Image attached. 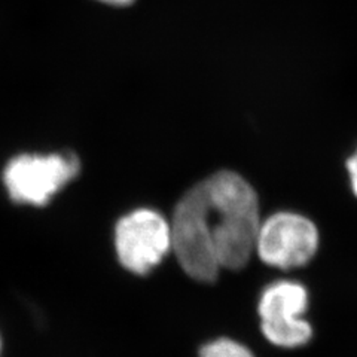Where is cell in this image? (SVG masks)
<instances>
[{
	"mask_svg": "<svg viewBox=\"0 0 357 357\" xmlns=\"http://www.w3.org/2000/svg\"><path fill=\"white\" fill-rule=\"evenodd\" d=\"M259 227L253 188L237 173L219 172L177 203L170 222L172 252L189 277L211 283L222 268L236 271L248 265Z\"/></svg>",
	"mask_w": 357,
	"mask_h": 357,
	"instance_id": "cell-1",
	"label": "cell"
},
{
	"mask_svg": "<svg viewBox=\"0 0 357 357\" xmlns=\"http://www.w3.org/2000/svg\"><path fill=\"white\" fill-rule=\"evenodd\" d=\"M308 305L310 294L303 283L278 280L266 286L258 303L265 340L287 350L307 345L312 338V326L304 317Z\"/></svg>",
	"mask_w": 357,
	"mask_h": 357,
	"instance_id": "cell-2",
	"label": "cell"
},
{
	"mask_svg": "<svg viewBox=\"0 0 357 357\" xmlns=\"http://www.w3.org/2000/svg\"><path fill=\"white\" fill-rule=\"evenodd\" d=\"M79 169V160L73 153L20 155L6 165L3 182L15 203L45 206Z\"/></svg>",
	"mask_w": 357,
	"mask_h": 357,
	"instance_id": "cell-3",
	"label": "cell"
},
{
	"mask_svg": "<svg viewBox=\"0 0 357 357\" xmlns=\"http://www.w3.org/2000/svg\"><path fill=\"white\" fill-rule=\"evenodd\" d=\"M115 250L128 273L149 274L172 252L170 222L151 208L131 211L115 228Z\"/></svg>",
	"mask_w": 357,
	"mask_h": 357,
	"instance_id": "cell-4",
	"label": "cell"
},
{
	"mask_svg": "<svg viewBox=\"0 0 357 357\" xmlns=\"http://www.w3.org/2000/svg\"><path fill=\"white\" fill-rule=\"evenodd\" d=\"M319 249L314 223L296 213H277L261 222L255 252L259 259L278 270L307 265Z\"/></svg>",
	"mask_w": 357,
	"mask_h": 357,
	"instance_id": "cell-5",
	"label": "cell"
},
{
	"mask_svg": "<svg viewBox=\"0 0 357 357\" xmlns=\"http://www.w3.org/2000/svg\"><path fill=\"white\" fill-rule=\"evenodd\" d=\"M198 357H255V354L244 344L220 337L201 345Z\"/></svg>",
	"mask_w": 357,
	"mask_h": 357,
	"instance_id": "cell-6",
	"label": "cell"
},
{
	"mask_svg": "<svg viewBox=\"0 0 357 357\" xmlns=\"http://www.w3.org/2000/svg\"><path fill=\"white\" fill-rule=\"evenodd\" d=\"M347 169H349V173H350L353 192L357 197V152L347 161Z\"/></svg>",
	"mask_w": 357,
	"mask_h": 357,
	"instance_id": "cell-7",
	"label": "cell"
},
{
	"mask_svg": "<svg viewBox=\"0 0 357 357\" xmlns=\"http://www.w3.org/2000/svg\"><path fill=\"white\" fill-rule=\"evenodd\" d=\"M100 2H103L106 5H112V6H128L134 2V0H100Z\"/></svg>",
	"mask_w": 357,
	"mask_h": 357,
	"instance_id": "cell-8",
	"label": "cell"
},
{
	"mask_svg": "<svg viewBox=\"0 0 357 357\" xmlns=\"http://www.w3.org/2000/svg\"><path fill=\"white\" fill-rule=\"evenodd\" d=\"M0 354H2V338H0Z\"/></svg>",
	"mask_w": 357,
	"mask_h": 357,
	"instance_id": "cell-9",
	"label": "cell"
}]
</instances>
